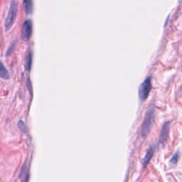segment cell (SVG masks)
Returning <instances> with one entry per match:
<instances>
[{
  "label": "cell",
  "instance_id": "11",
  "mask_svg": "<svg viewBox=\"0 0 182 182\" xmlns=\"http://www.w3.org/2000/svg\"><path fill=\"white\" fill-rule=\"evenodd\" d=\"M18 126H19V128H20V129L22 131H24V132L26 131V126H25L24 123H23L22 121L20 120V121L19 122V123H18Z\"/></svg>",
  "mask_w": 182,
  "mask_h": 182
},
{
  "label": "cell",
  "instance_id": "5",
  "mask_svg": "<svg viewBox=\"0 0 182 182\" xmlns=\"http://www.w3.org/2000/svg\"><path fill=\"white\" fill-rule=\"evenodd\" d=\"M169 128H170V123L167 122L164 124L163 127H162V131H161L159 139V144L164 145L166 144V141L168 139L169 133Z\"/></svg>",
  "mask_w": 182,
  "mask_h": 182
},
{
  "label": "cell",
  "instance_id": "7",
  "mask_svg": "<svg viewBox=\"0 0 182 182\" xmlns=\"http://www.w3.org/2000/svg\"><path fill=\"white\" fill-rule=\"evenodd\" d=\"M24 6L25 11L27 14H32L33 9H34L33 0H24Z\"/></svg>",
  "mask_w": 182,
  "mask_h": 182
},
{
  "label": "cell",
  "instance_id": "3",
  "mask_svg": "<svg viewBox=\"0 0 182 182\" xmlns=\"http://www.w3.org/2000/svg\"><path fill=\"white\" fill-rule=\"evenodd\" d=\"M152 77H148L145 79L144 82L139 86L138 90L139 98L141 101H144L147 98L151 90H152V83H151Z\"/></svg>",
  "mask_w": 182,
  "mask_h": 182
},
{
  "label": "cell",
  "instance_id": "10",
  "mask_svg": "<svg viewBox=\"0 0 182 182\" xmlns=\"http://www.w3.org/2000/svg\"><path fill=\"white\" fill-rule=\"evenodd\" d=\"M32 53L30 52L29 53L28 56H27L26 59V68L28 70V71H30L31 66H32Z\"/></svg>",
  "mask_w": 182,
  "mask_h": 182
},
{
  "label": "cell",
  "instance_id": "2",
  "mask_svg": "<svg viewBox=\"0 0 182 182\" xmlns=\"http://www.w3.org/2000/svg\"><path fill=\"white\" fill-rule=\"evenodd\" d=\"M154 108H151L147 113L146 116L144 117V120L142 123V129H141V133H142V137H145L150 132L151 127H152L153 121H154Z\"/></svg>",
  "mask_w": 182,
  "mask_h": 182
},
{
  "label": "cell",
  "instance_id": "8",
  "mask_svg": "<svg viewBox=\"0 0 182 182\" xmlns=\"http://www.w3.org/2000/svg\"><path fill=\"white\" fill-rule=\"evenodd\" d=\"M0 76L5 80L9 78V73L2 63H1V68H0Z\"/></svg>",
  "mask_w": 182,
  "mask_h": 182
},
{
  "label": "cell",
  "instance_id": "6",
  "mask_svg": "<svg viewBox=\"0 0 182 182\" xmlns=\"http://www.w3.org/2000/svg\"><path fill=\"white\" fill-rule=\"evenodd\" d=\"M154 151H155V144L151 145L150 147L148 149L147 152V154L144 156V159H143V164H144V166H146L147 164L150 162V159L152 158L153 155H154Z\"/></svg>",
  "mask_w": 182,
  "mask_h": 182
},
{
  "label": "cell",
  "instance_id": "9",
  "mask_svg": "<svg viewBox=\"0 0 182 182\" xmlns=\"http://www.w3.org/2000/svg\"><path fill=\"white\" fill-rule=\"evenodd\" d=\"M179 152H176L175 154H174V156H172L171 159H170V164L171 165H176L178 163V161H179Z\"/></svg>",
  "mask_w": 182,
  "mask_h": 182
},
{
  "label": "cell",
  "instance_id": "4",
  "mask_svg": "<svg viewBox=\"0 0 182 182\" xmlns=\"http://www.w3.org/2000/svg\"><path fill=\"white\" fill-rule=\"evenodd\" d=\"M32 34V22L30 19L25 21L22 26V38L24 41L29 40Z\"/></svg>",
  "mask_w": 182,
  "mask_h": 182
},
{
  "label": "cell",
  "instance_id": "1",
  "mask_svg": "<svg viewBox=\"0 0 182 182\" xmlns=\"http://www.w3.org/2000/svg\"><path fill=\"white\" fill-rule=\"evenodd\" d=\"M17 11H18V4H17L16 2L13 1L11 3L8 14H7V19H6L5 20V32H8L11 27H12L13 24H14L17 18Z\"/></svg>",
  "mask_w": 182,
  "mask_h": 182
}]
</instances>
